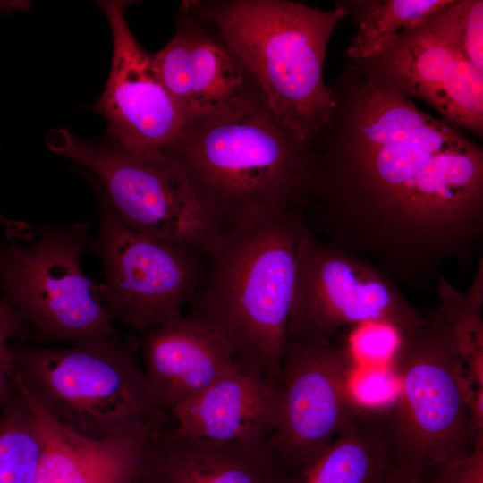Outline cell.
<instances>
[{"label":"cell","mask_w":483,"mask_h":483,"mask_svg":"<svg viewBox=\"0 0 483 483\" xmlns=\"http://www.w3.org/2000/svg\"><path fill=\"white\" fill-rule=\"evenodd\" d=\"M140 483H290L266 447L197 438L165 428L151 437Z\"/></svg>","instance_id":"e0dca14e"},{"label":"cell","mask_w":483,"mask_h":483,"mask_svg":"<svg viewBox=\"0 0 483 483\" xmlns=\"http://www.w3.org/2000/svg\"><path fill=\"white\" fill-rule=\"evenodd\" d=\"M392 457L389 406L361 405L352 423L290 483H380Z\"/></svg>","instance_id":"d6986e66"},{"label":"cell","mask_w":483,"mask_h":483,"mask_svg":"<svg viewBox=\"0 0 483 483\" xmlns=\"http://www.w3.org/2000/svg\"><path fill=\"white\" fill-rule=\"evenodd\" d=\"M304 223L299 208L223 232L206 257V278L188 304L189 317L213 328L237 359L258 367L278 387Z\"/></svg>","instance_id":"277c9868"},{"label":"cell","mask_w":483,"mask_h":483,"mask_svg":"<svg viewBox=\"0 0 483 483\" xmlns=\"http://www.w3.org/2000/svg\"><path fill=\"white\" fill-rule=\"evenodd\" d=\"M131 1H99L110 26V72L94 111L107 123L106 136L131 149H164L184 127L182 117L146 52L132 34L124 11Z\"/></svg>","instance_id":"5bb4252c"},{"label":"cell","mask_w":483,"mask_h":483,"mask_svg":"<svg viewBox=\"0 0 483 483\" xmlns=\"http://www.w3.org/2000/svg\"><path fill=\"white\" fill-rule=\"evenodd\" d=\"M138 483H140V481H139Z\"/></svg>","instance_id":"83f0119b"},{"label":"cell","mask_w":483,"mask_h":483,"mask_svg":"<svg viewBox=\"0 0 483 483\" xmlns=\"http://www.w3.org/2000/svg\"><path fill=\"white\" fill-rule=\"evenodd\" d=\"M436 291L466 380L475 392L483 388V256L477 260L473 281L465 291L445 276L436 282Z\"/></svg>","instance_id":"44dd1931"},{"label":"cell","mask_w":483,"mask_h":483,"mask_svg":"<svg viewBox=\"0 0 483 483\" xmlns=\"http://www.w3.org/2000/svg\"><path fill=\"white\" fill-rule=\"evenodd\" d=\"M50 150L88 171V179L133 230L199 252L223 232L199 201L178 162L160 149L127 148L109 137L85 140L64 129L47 134Z\"/></svg>","instance_id":"52a82bcc"},{"label":"cell","mask_w":483,"mask_h":483,"mask_svg":"<svg viewBox=\"0 0 483 483\" xmlns=\"http://www.w3.org/2000/svg\"><path fill=\"white\" fill-rule=\"evenodd\" d=\"M37 419L43 442L32 483H138L154 435L110 440L83 437L60 425L16 377Z\"/></svg>","instance_id":"ac0fdd59"},{"label":"cell","mask_w":483,"mask_h":483,"mask_svg":"<svg viewBox=\"0 0 483 483\" xmlns=\"http://www.w3.org/2000/svg\"><path fill=\"white\" fill-rule=\"evenodd\" d=\"M380 483H425L411 470L391 462Z\"/></svg>","instance_id":"4316f807"},{"label":"cell","mask_w":483,"mask_h":483,"mask_svg":"<svg viewBox=\"0 0 483 483\" xmlns=\"http://www.w3.org/2000/svg\"><path fill=\"white\" fill-rule=\"evenodd\" d=\"M30 337L29 324L4 295H0V406L15 391L16 366L12 340Z\"/></svg>","instance_id":"cb8c5ba5"},{"label":"cell","mask_w":483,"mask_h":483,"mask_svg":"<svg viewBox=\"0 0 483 483\" xmlns=\"http://www.w3.org/2000/svg\"><path fill=\"white\" fill-rule=\"evenodd\" d=\"M309 142L304 213L326 241L426 289L482 255L483 148L346 61Z\"/></svg>","instance_id":"6da1fadb"},{"label":"cell","mask_w":483,"mask_h":483,"mask_svg":"<svg viewBox=\"0 0 483 483\" xmlns=\"http://www.w3.org/2000/svg\"><path fill=\"white\" fill-rule=\"evenodd\" d=\"M469 419L475 445L483 442V388L477 390L469 402Z\"/></svg>","instance_id":"484cf974"},{"label":"cell","mask_w":483,"mask_h":483,"mask_svg":"<svg viewBox=\"0 0 483 483\" xmlns=\"http://www.w3.org/2000/svg\"><path fill=\"white\" fill-rule=\"evenodd\" d=\"M69 343L12 345L18 379L60 425L97 441L167 427L170 415L145 377L138 338L115 332Z\"/></svg>","instance_id":"5b68a950"},{"label":"cell","mask_w":483,"mask_h":483,"mask_svg":"<svg viewBox=\"0 0 483 483\" xmlns=\"http://www.w3.org/2000/svg\"><path fill=\"white\" fill-rule=\"evenodd\" d=\"M425 483H483V442L466 456L448 463Z\"/></svg>","instance_id":"d4e9b609"},{"label":"cell","mask_w":483,"mask_h":483,"mask_svg":"<svg viewBox=\"0 0 483 483\" xmlns=\"http://www.w3.org/2000/svg\"><path fill=\"white\" fill-rule=\"evenodd\" d=\"M348 62L376 87L423 101L449 124L483 138V73L425 21L403 30L377 54Z\"/></svg>","instance_id":"7c38bea8"},{"label":"cell","mask_w":483,"mask_h":483,"mask_svg":"<svg viewBox=\"0 0 483 483\" xmlns=\"http://www.w3.org/2000/svg\"><path fill=\"white\" fill-rule=\"evenodd\" d=\"M21 238L0 242V290L29 324L30 337L72 343L117 332L97 284L80 267L88 224L25 225Z\"/></svg>","instance_id":"ba28073f"},{"label":"cell","mask_w":483,"mask_h":483,"mask_svg":"<svg viewBox=\"0 0 483 483\" xmlns=\"http://www.w3.org/2000/svg\"><path fill=\"white\" fill-rule=\"evenodd\" d=\"M178 13L174 36L152 54V63L184 127L267 106L255 79L220 34L206 21Z\"/></svg>","instance_id":"4fadbf2b"},{"label":"cell","mask_w":483,"mask_h":483,"mask_svg":"<svg viewBox=\"0 0 483 483\" xmlns=\"http://www.w3.org/2000/svg\"><path fill=\"white\" fill-rule=\"evenodd\" d=\"M0 408V483H32L43 449L35 414L17 386Z\"/></svg>","instance_id":"7402d4cb"},{"label":"cell","mask_w":483,"mask_h":483,"mask_svg":"<svg viewBox=\"0 0 483 483\" xmlns=\"http://www.w3.org/2000/svg\"><path fill=\"white\" fill-rule=\"evenodd\" d=\"M179 11L211 25L260 88L274 117L303 142L330 119L334 100L324 80L329 38L347 10L288 0H184Z\"/></svg>","instance_id":"3957f363"},{"label":"cell","mask_w":483,"mask_h":483,"mask_svg":"<svg viewBox=\"0 0 483 483\" xmlns=\"http://www.w3.org/2000/svg\"><path fill=\"white\" fill-rule=\"evenodd\" d=\"M279 389L258 367L237 359L216 382L169 414L182 434L266 447L276 425Z\"/></svg>","instance_id":"9a60e30c"},{"label":"cell","mask_w":483,"mask_h":483,"mask_svg":"<svg viewBox=\"0 0 483 483\" xmlns=\"http://www.w3.org/2000/svg\"><path fill=\"white\" fill-rule=\"evenodd\" d=\"M425 23L437 38L483 73L482 0H448Z\"/></svg>","instance_id":"603a6c76"},{"label":"cell","mask_w":483,"mask_h":483,"mask_svg":"<svg viewBox=\"0 0 483 483\" xmlns=\"http://www.w3.org/2000/svg\"><path fill=\"white\" fill-rule=\"evenodd\" d=\"M357 30L345 50L347 61L368 58L405 30L425 21L448 0L341 1Z\"/></svg>","instance_id":"ffe728a7"},{"label":"cell","mask_w":483,"mask_h":483,"mask_svg":"<svg viewBox=\"0 0 483 483\" xmlns=\"http://www.w3.org/2000/svg\"><path fill=\"white\" fill-rule=\"evenodd\" d=\"M138 341L145 377L168 414L211 386L237 360L223 337L191 317L150 326L140 332Z\"/></svg>","instance_id":"2e32d148"},{"label":"cell","mask_w":483,"mask_h":483,"mask_svg":"<svg viewBox=\"0 0 483 483\" xmlns=\"http://www.w3.org/2000/svg\"><path fill=\"white\" fill-rule=\"evenodd\" d=\"M94 189L99 226L87 250L102 265L104 281L97 289L106 311L113 321L139 333L182 316L183 306L206 278L205 258L191 248L133 230L100 190Z\"/></svg>","instance_id":"30bf717a"},{"label":"cell","mask_w":483,"mask_h":483,"mask_svg":"<svg viewBox=\"0 0 483 483\" xmlns=\"http://www.w3.org/2000/svg\"><path fill=\"white\" fill-rule=\"evenodd\" d=\"M421 327L397 338L388 368L397 381L389 406L392 460L424 481L475 446L470 389L439 305Z\"/></svg>","instance_id":"8992f818"},{"label":"cell","mask_w":483,"mask_h":483,"mask_svg":"<svg viewBox=\"0 0 483 483\" xmlns=\"http://www.w3.org/2000/svg\"><path fill=\"white\" fill-rule=\"evenodd\" d=\"M222 232L304 208L309 148L267 106L184 127L164 149Z\"/></svg>","instance_id":"7a4b0ae2"},{"label":"cell","mask_w":483,"mask_h":483,"mask_svg":"<svg viewBox=\"0 0 483 483\" xmlns=\"http://www.w3.org/2000/svg\"><path fill=\"white\" fill-rule=\"evenodd\" d=\"M353 352L335 341L287 340L278 414L266 449L290 482L352 423L361 405L352 388Z\"/></svg>","instance_id":"8fae6325"},{"label":"cell","mask_w":483,"mask_h":483,"mask_svg":"<svg viewBox=\"0 0 483 483\" xmlns=\"http://www.w3.org/2000/svg\"><path fill=\"white\" fill-rule=\"evenodd\" d=\"M424 318L391 277L365 258L322 241L305 221L287 340L326 343L344 327L367 324L401 338L415 334Z\"/></svg>","instance_id":"9c48e42d"}]
</instances>
